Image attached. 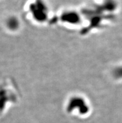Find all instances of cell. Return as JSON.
Here are the masks:
<instances>
[{
    "instance_id": "6da1fadb",
    "label": "cell",
    "mask_w": 122,
    "mask_h": 123,
    "mask_svg": "<svg viewBox=\"0 0 122 123\" xmlns=\"http://www.w3.org/2000/svg\"><path fill=\"white\" fill-rule=\"evenodd\" d=\"M28 14L36 23H45L48 19L49 10L47 5L42 1L36 0L28 6Z\"/></svg>"
}]
</instances>
